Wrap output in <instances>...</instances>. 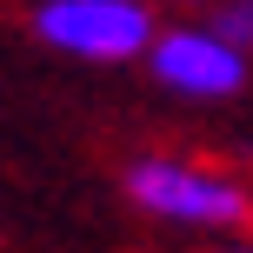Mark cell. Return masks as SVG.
I'll list each match as a JSON object with an SVG mask.
<instances>
[{
    "label": "cell",
    "mask_w": 253,
    "mask_h": 253,
    "mask_svg": "<svg viewBox=\"0 0 253 253\" xmlns=\"http://www.w3.org/2000/svg\"><path fill=\"white\" fill-rule=\"evenodd\" d=\"M27 27H34V40H47L67 60L126 67L160 34V13H153V0H34Z\"/></svg>",
    "instance_id": "7a4b0ae2"
},
{
    "label": "cell",
    "mask_w": 253,
    "mask_h": 253,
    "mask_svg": "<svg viewBox=\"0 0 253 253\" xmlns=\"http://www.w3.org/2000/svg\"><path fill=\"white\" fill-rule=\"evenodd\" d=\"M120 193L140 207V213L167 220V227L247 233V220H253L247 180L220 173V167H207V160H187V153H140V160L120 173Z\"/></svg>",
    "instance_id": "6da1fadb"
},
{
    "label": "cell",
    "mask_w": 253,
    "mask_h": 253,
    "mask_svg": "<svg viewBox=\"0 0 253 253\" xmlns=\"http://www.w3.org/2000/svg\"><path fill=\"white\" fill-rule=\"evenodd\" d=\"M213 34L227 40V47L253 53V0H220V13H213Z\"/></svg>",
    "instance_id": "277c9868"
},
{
    "label": "cell",
    "mask_w": 253,
    "mask_h": 253,
    "mask_svg": "<svg viewBox=\"0 0 253 253\" xmlns=\"http://www.w3.org/2000/svg\"><path fill=\"white\" fill-rule=\"evenodd\" d=\"M140 60L180 100H233V93H247V53L227 47L213 27H160Z\"/></svg>",
    "instance_id": "3957f363"
}]
</instances>
